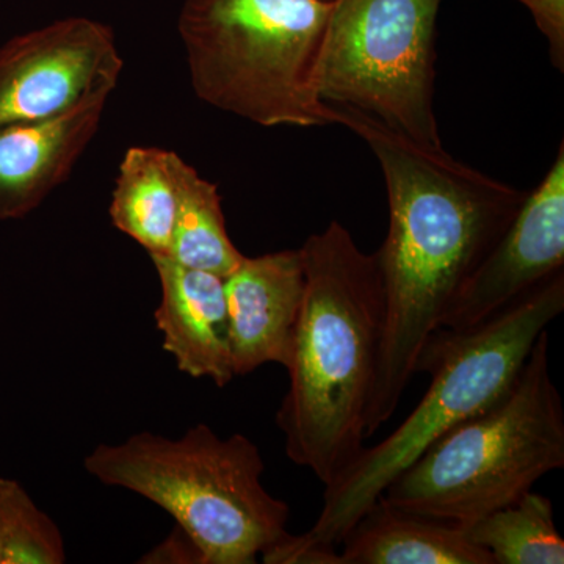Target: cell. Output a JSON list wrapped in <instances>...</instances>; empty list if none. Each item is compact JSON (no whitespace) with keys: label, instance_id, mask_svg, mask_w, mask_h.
I'll use <instances>...</instances> for the list:
<instances>
[{"label":"cell","instance_id":"obj_11","mask_svg":"<svg viewBox=\"0 0 564 564\" xmlns=\"http://www.w3.org/2000/svg\"><path fill=\"white\" fill-rule=\"evenodd\" d=\"M107 98L52 120L0 128V221L20 220L68 181L101 126Z\"/></svg>","mask_w":564,"mask_h":564},{"label":"cell","instance_id":"obj_16","mask_svg":"<svg viewBox=\"0 0 564 564\" xmlns=\"http://www.w3.org/2000/svg\"><path fill=\"white\" fill-rule=\"evenodd\" d=\"M463 532L496 564L564 563V541L556 530L554 507L549 497L533 489L463 527Z\"/></svg>","mask_w":564,"mask_h":564},{"label":"cell","instance_id":"obj_19","mask_svg":"<svg viewBox=\"0 0 564 564\" xmlns=\"http://www.w3.org/2000/svg\"><path fill=\"white\" fill-rule=\"evenodd\" d=\"M143 562L203 564L198 549L181 529L180 532L173 533L165 543L159 545L155 551H152L150 555L144 556Z\"/></svg>","mask_w":564,"mask_h":564},{"label":"cell","instance_id":"obj_4","mask_svg":"<svg viewBox=\"0 0 564 564\" xmlns=\"http://www.w3.org/2000/svg\"><path fill=\"white\" fill-rule=\"evenodd\" d=\"M84 464L172 516L203 564L256 563L289 534L291 508L263 488L261 452L243 434L220 437L206 423L180 440L141 432L98 445Z\"/></svg>","mask_w":564,"mask_h":564},{"label":"cell","instance_id":"obj_6","mask_svg":"<svg viewBox=\"0 0 564 564\" xmlns=\"http://www.w3.org/2000/svg\"><path fill=\"white\" fill-rule=\"evenodd\" d=\"M563 467L564 410L545 329L510 391L444 434L381 496L393 507L463 529Z\"/></svg>","mask_w":564,"mask_h":564},{"label":"cell","instance_id":"obj_7","mask_svg":"<svg viewBox=\"0 0 564 564\" xmlns=\"http://www.w3.org/2000/svg\"><path fill=\"white\" fill-rule=\"evenodd\" d=\"M443 0H333L317 68L329 106L372 115L443 147L436 111V21Z\"/></svg>","mask_w":564,"mask_h":564},{"label":"cell","instance_id":"obj_3","mask_svg":"<svg viewBox=\"0 0 564 564\" xmlns=\"http://www.w3.org/2000/svg\"><path fill=\"white\" fill-rule=\"evenodd\" d=\"M564 311V272L491 321L466 332L440 329L430 337L417 373L432 375L413 413L380 444L364 447L334 484L302 549H336L389 485L444 434L488 410L510 391L541 333Z\"/></svg>","mask_w":564,"mask_h":564},{"label":"cell","instance_id":"obj_8","mask_svg":"<svg viewBox=\"0 0 564 564\" xmlns=\"http://www.w3.org/2000/svg\"><path fill=\"white\" fill-rule=\"evenodd\" d=\"M124 68L109 25L63 18L0 47V128L52 120L110 98Z\"/></svg>","mask_w":564,"mask_h":564},{"label":"cell","instance_id":"obj_14","mask_svg":"<svg viewBox=\"0 0 564 564\" xmlns=\"http://www.w3.org/2000/svg\"><path fill=\"white\" fill-rule=\"evenodd\" d=\"M180 154L152 147L126 151L111 193L115 228L151 254H166L177 209L176 163Z\"/></svg>","mask_w":564,"mask_h":564},{"label":"cell","instance_id":"obj_9","mask_svg":"<svg viewBox=\"0 0 564 564\" xmlns=\"http://www.w3.org/2000/svg\"><path fill=\"white\" fill-rule=\"evenodd\" d=\"M564 272V143L547 174L445 314L441 329L459 333Z\"/></svg>","mask_w":564,"mask_h":564},{"label":"cell","instance_id":"obj_5","mask_svg":"<svg viewBox=\"0 0 564 564\" xmlns=\"http://www.w3.org/2000/svg\"><path fill=\"white\" fill-rule=\"evenodd\" d=\"M333 0H185L177 32L195 95L262 128L336 124L317 91Z\"/></svg>","mask_w":564,"mask_h":564},{"label":"cell","instance_id":"obj_18","mask_svg":"<svg viewBox=\"0 0 564 564\" xmlns=\"http://www.w3.org/2000/svg\"><path fill=\"white\" fill-rule=\"evenodd\" d=\"M532 13L549 43L552 65L564 70V0H518Z\"/></svg>","mask_w":564,"mask_h":564},{"label":"cell","instance_id":"obj_12","mask_svg":"<svg viewBox=\"0 0 564 564\" xmlns=\"http://www.w3.org/2000/svg\"><path fill=\"white\" fill-rule=\"evenodd\" d=\"M162 300L155 325L163 350L192 378H210L218 388L234 380L225 278L188 269L165 254H151Z\"/></svg>","mask_w":564,"mask_h":564},{"label":"cell","instance_id":"obj_10","mask_svg":"<svg viewBox=\"0 0 564 564\" xmlns=\"http://www.w3.org/2000/svg\"><path fill=\"white\" fill-rule=\"evenodd\" d=\"M302 248L248 258L225 278L232 369L243 377L265 364L288 367L302 314Z\"/></svg>","mask_w":564,"mask_h":564},{"label":"cell","instance_id":"obj_1","mask_svg":"<svg viewBox=\"0 0 564 564\" xmlns=\"http://www.w3.org/2000/svg\"><path fill=\"white\" fill-rule=\"evenodd\" d=\"M333 110L336 124L372 150L388 191L389 232L377 251L384 337L367 410L370 437L395 413L430 337L529 192L464 165L444 147L419 143L372 115L347 106Z\"/></svg>","mask_w":564,"mask_h":564},{"label":"cell","instance_id":"obj_2","mask_svg":"<svg viewBox=\"0 0 564 564\" xmlns=\"http://www.w3.org/2000/svg\"><path fill=\"white\" fill-rule=\"evenodd\" d=\"M302 252L306 291L276 425L289 459L329 486L367 440L383 350L384 285L377 252H364L339 221L307 237Z\"/></svg>","mask_w":564,"mask_h":564},{"label":"cell","instance_id":"obj_15","mask_svg":"<svg viewBox=\"0 0 564 564\" xmlns=\"http://www.w3.org/2000/svg\"><path fill=\"white\" fill-rule=\"evenodd\" d=\"M177 209L172 243L165 256L188 269L226 278L243 261L226 231L221 196L184 159L176 163Z\"/></svg>","mask_w":564,"mask_h":564},{"label":"cell","instance_id":"obj_17","mask_svg":"<svg viewBox=\"0 0 564 564\" xmlns=\"http://www.w3.org/2000/svg\"><path fill=\"white\" fill-rule=\"evenodd\" d=\"M65 540L17 480L0 477V564H62Z\"/></svg>","mask_w":564,"mask_h":564},{"label":"cell","instance_id":"obj_13","mask_svg":"<svg viewBox=\"0 0 564 564\" xmlns=\"http://www.w3.org/2000/svg\"><path fill=\"white\" fill-rule=\"evenodd\" d=\"M340 544L343 564H496L462 527L393 507L383 496Z\"/></svg>","mask_w":564,"mask_h":564}]
</instances>
